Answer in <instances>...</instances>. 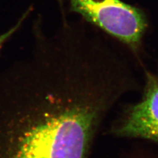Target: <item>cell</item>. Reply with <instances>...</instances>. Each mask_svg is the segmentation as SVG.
<instances>
[{
  "instance_id": "obj_1",
  "label": "cell",
  "mask_w": 158,
  "mask_h": 158,
  "mask_svg": "<svg viewBox=\"0 0 158 158\" xmlns=\"http://www.w3.org/2000/svg\"><path fill=\"white\" fill-rule=\"evenodd\" d=\"M77 56L0 79V158H88L107 115L137 83L104 45Z\"/></svg>"
},
{
  "instance_id": "obj_2",
  "label": "cell",
  "mask_w": 158,
  "mask_h": 158,
  "mask_svg": "<svg viewBox=\"0 0 158 158\" xmlns=\"http://www.w3.org/2000/svg\"><path fill=\"white\" fill-rule=\"evenodd\" d=\"M70 3L72 11L133 51L140 48L148 27L142 10L121 0H70Z\"/></svg>"
},
{
  "instance_id": "obj_3",
  "label": "cell",
  "mask_w": 158,
  "mask_h": 158,
  "mask_svg": "<svg viewBox=\"0 0 158 158\" xmlns=\"http://www.w3.org/2000/svg\"><path fill=\"white\" fill-rule=\"evenodd\" d=\"M110 132L116 137L140 138L158 144V72H145L140 100L127 106Z\"/></svg>"
},
{
  "instance_id": "obj_4",
  "label": "cell",
  "mask_w": 158,
  "mask_h": 158,
  "mask_svg": "<svg viewBox=\"0 0 158 158\" xmlns=\"http://www.w3.org/2000/svg\"><path fill=\"white\" fill-rule=\"evenodd\" d=\"M122 158H158V154L154 152H150L146 150L127 153L124 157Z\"/></svg>"
},
{
  "instance_id": "obj_5",
  "label": "cell",
  "mask_w": 158,
  "mask_h": 158,
  "mask_svg": "<svg viewBox=\"0 0 158 158\" xmlns=\"http://www.w3.org/2000/svg\"><path fill=\"white\" fill-rule=\"evenodd\" d=\"M28 15V11L26 12L25 14H24V15H23L22 18L20 19V21L18 22V23L16 24L15 26L13 27L11 29H10L9 31H7V32L2 34V35H0V47H1L2 44L6 41V40H7L10 36H11L15 32V31H17V30L19 28V27L20 26H21V24L23 23V21H24V19L27 17Z\"/></svg>"
}]
</instances>
